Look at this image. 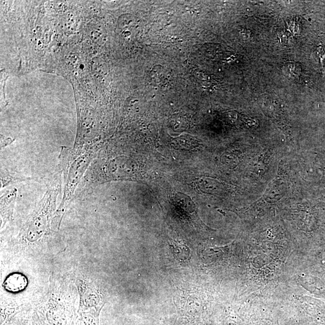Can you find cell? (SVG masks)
<instances>
[{"mask_svg":"<svg viewBox=\"0 0 325 325\" xmlns=\"http://www.w3.org/2000/svg\"><path fill=\"white\" fill-rule=\"evenodd\" d=\"M58 189H54L49 191L42 200L38 211L36 212L34 216L29 224L28 231L26 232V238L30 242H34L40 239L42 235L49 230V215L51 211H48L52 209L54 199L57 196Z\"/></svg>","mask_w":325,"mask_h":325,"instance_id":"1","label":"cell"},{"mask_svg":"<svg viewBox=\"0 0 325 325\" xmlns=\"http://www.w3.org/2000/svg\"><path fill=\"white\" fill-rule=\"evenodd\" d=\"M80 294L79 312H87L99 316L100 311L105 304L104 299L95 286L89 282L78 280L77 282Z\"/></svg>","mask_w":325,"mask_h":325,"instance_id":"2","label":"cell"},{"mask_svg":"<svg viewBox=\"0 0 325 325\" xmlns=\"http://www.w3.org/2000/svg\"><path fill=\"white\" fill-rule=\"evenodd\" d=\"M27 285V278L21 273H14L9 275L4 283L6 289L13 292L24 289Z\"/></svg>","mask_w":325,"mask_h":325,"instance_id":"3","label":"cell"},{"mask_svg":"<svg viewBox=\"0 0 325 325\" xmlns=\"http://www.w3.org/2000/svg\"><path fill=\"white\" fill-rule=\"evenodd\" d=\"M170 247L172 250L174 256L178 260L181 261H186L189 259L190 250L186 245H183L177 242L171 241Z\"/></svg>","mask_w":325,"mask_h":325,"instance_id":"4","label":"cell"},{"mask_svg":"<svg viewBox=\"0 0 325 325\" xmlns=\"http://www.w3.org/2000/svg\"><path fill=\"white\" fill-rule=\"evenodd\" d=\"M75 325H99V317L87 312H79Z\"/></svg>","mask_w":325,"mask_h":325,"instance_id":"5","label":"cell"}]
</instances>
